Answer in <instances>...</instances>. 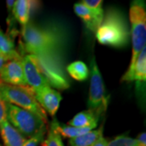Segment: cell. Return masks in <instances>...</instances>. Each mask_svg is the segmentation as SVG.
I'll use <instances>...</instances> for the list:
<instances>
[{
    "instance_id": "cell-1",
    "label": "cell",
    "mask_w": 146,
    "mask_h": 146,
    "mask_svg": "<svg viewBox=\"0 0 146 146\" xmlns=\"http://www.w3.org/2000/svg\"><path fill=\"white\" fill-rule=\"evenodd\" d=\"M24 50L33 55L58 56L63 44V36L58 30L29 22L22 27Z\"/></svg>"
},
{
    "instance_id": "cell-2",
    "label": "cell",
    "mask_w": 146,
    "mask_h": 146,
    "mask_svg": "<svg viewBox=\"0 0 146 146\" xmlns=\"http://www.w3.org/2000/svg\"><path fill=\"white\" fill-rule=\"evenodd\" d=\"M95 34L102 45L123 48L128 43L130 31L123 13L118 9L109 8Z\"/></svg>"
},
{
    "instance_id": "cell-3",
    "label": "cell",
    "mask_w": 146,
    "mask_h": 146,
    "mask_svg": "<svg viewBox=\"0 0 146 146\" xmlns=\"http://www.w3.org/2000/svg\"><path fill=\"white\" fill-rule=\"evenodd\" d=\"M0 95L7 103L29 110L47 123V115L37 102L34 92L28 86H16L0 81Z\"/></svg>"
},
{
    "instance_id": "cell-4",
    "label": "cell",
    "mask_w": 146,
    "mask_h": 146,
    "mask_svg": "<svg viewBox=\"0 0 146 146\" xmlns=\"http://www.w3.org/2000/svg\"><path fill=\"white\" fill-rule=\"evenodd\" d=\"M7 119L11 125L26 139H29L41 132L46 131L47 123L41 117L33 112L9 103Z\"/></svg>"
},
{
    "instance_id": "cell-5",
    "label": "cell",
    "mask_w": 146,
    "mask_h": 146,
    "mask_svg": "<svg viewBox=\"0 0 146 146\" xmlns=\"http://www.w3.org/2000/svg\"><path fill=\"white\" fill-rule=\"evenodd\" d=\"M129 16L130 34L132 44V54L128 68V69H131L140 53L146 48V11L145 2L133 1L131 4Z\"/></svg>"
},
{
    "instance_id": "cell-6",
    "label": "cell",
    "mask_w": 146,
    "mask_h": 146,
    "mask_svg": "<svg viewBox=\"0 0 146 146\" xmlns=\"http://www.w3.org/2000/svg\"><path fill=\"white\" fill-rule=\"evenodd\" d=\"M90 68L91 78L88 106L89 110L102 116L107 108L108 99L106 97L103 79L94 56L90 59Z\"/></svg>"
},
{
    "instance_id": "cell-7",
    "label": "cell",
    "mask_w": 146,
    "mask_h": 146,
    "mask_svg": "<svg viewBox=\"0 0 146 146\" xmlns=\"http://www.w3.org/2000/svg\"><path fill=\"white\" fill-rule=\"evenodd\" d=\"M31 55L50 86L59 89H68L69 82L61 67L60 62L58 61V56Z\"/></svg>"
},
{
    "instance_id": "cell-8",
    "label": "cell",
    "mask_w": 146,
    "mask_h": 146,
    "mask_svg": "<svg viewBox=\"0 0 146 146\" xmlns=\"http://www.w3.org/2000/svg\"><path fill=\"white\" fill-rule=\"evenodd\" d=\"M22 65L28 87L35 91L44 86L50 85L31 54H28L22 57Z\"/></svg>"
},
{
    "instance_id": "cell-9",
    "label": "cell",
    "mask_w": 146,
    "mask_h": 146,
    "mask_svg": "<svg viewBox=\"0 0 146 146\" xmlns=\"http://www.w3.org/2000/svg\"><path fill=\"white\" fill-rule=\"evenodd\" d=\"M0 81L7 84L16 86H27L26 80L21 59L7 61L0 69Z\"/></svg>"
},
{
    "instance_id": "cell-10",
    "label": "cell",
    "mask_w": 146,
    "mask_h": 146,
    "mask_svg": "<svg viewBox=\"0 0 146 146\" xmlns=\"http://www.w3.org/2000/svg\"><path fill=\"white\" fill-rule=\"evenodd\" d=\"M36 99L42 109L50 115L54 117L59 108L62 101V96L56 89L46 85L41 89L33 91Z\"/></svg>"
},
{
    "instance_id": "cell-11",
    "label": "cell",
    "mask_w": 146,
    "mask_h": 146,
    "mask_svg": "<svg viewBox=\"0 0 146 146\" xmlns=\"http://www.w3.org/2000/svg\"><path fill=\"white\" fill-rule=\"evenodd\" d=\"M146 80V48L138 55L136 62L131 69H128L121 79L122 81H140Z\"/></svg>"
},
{
    "instance_id": "cell-12",
    "label": "cell",
    "mask_w": 146,
    "mask_h": 146,
    "mask_svg": "<svg viewBox=\"0 0 146 146\" xmlns=\"http://www.w3.org/2000/svg\"><path fill=\"white\" fill-rule=\"evenodd\" d=\"M39 2L30 0H16L12 10L14 19L21 24L22 27L29 22L30 15L33 10H36Z\"/></svg>"
},
{
    "instance_id": "cell-13",
    "label": "cell",
    "mask_w": 146,
    "mask_h": 146,
    "mask_svg": "<svg viewBox=\"0 0 146 146\" xmlns=\"http://www.w3.org/2000/svg\"><path fill=\"white\" fill-rule=\"evenodd\" d=\"M99 118V115L94 111L91 110H86L76 114L68 123L69 126L75 127L94 130L98 126Z\"/></svg>"
},
{
    "instance_id": "cell-14",
    "label": "cell",
    "mask_w": 146,
    "mask_h": 146,
    "mask_svg": "<svg viewBox=\"0 0 146 146\" xmlns=\"http://www.w3.org/2000/svg\"><path fill=\"white\" fill-rule=\"evenodd\" d=\"M0 136L4 146H23L27 141L7 121L0 124Z\"/></svg>"
},
{
    "instance_id": "cell-15",
    "label": "cell",
    "mask_w": 146,
    "mask_h": 146,
    "mask_svg": "<svg viewBox=\"0 0 146 146\" xmlns=\"http://www.w3.org/2000/svg\"><path fill=\"white\" fill-rule=\"evenodd\" d=\"M74 11L77 16L83 21L85 26L89 29L90 31L96 33L97 29L100 26L103 18L97 16L88 7H86L83 3H76L74 5Z\"/></svg>"
},
{
    "instance_id": "cell-16",
    "label": "cell",
    "mask_w": 146,
    "mask_h": 146,
    "mask_svg": "<svg viewBox=\"0 0 146 146\" xmlns=\"http://www.w3.org/2000/svg\"><path fill=\"white\" fill-rule=\"evenodd\" d=\"M0 56L6 59H21V54L16 50L12 37L5 33L0 28Z\"/></svg>"
},
{
    "instance_id": "cell-17",
    "label": "cell",
    "mask_w": 146,
    "mask_h": 146,
    "mask_svg": "<svg viewBox=\"0 0 146 146\" xmlns=\"http://www.w3.org/2000/svg\"><path fill=\"white\" fill-rule=\"evenodd\" d=\"M104 125L100 127L99 128L91 130L87 133L81 136L75 137L72 139H69V145L70 146H92L94 143L103 136Z\"/></svg>"
},
{
    "instance_id": "cell-18",
    "label": "cell",
    "mask_w": 146,
    "mask_h": 146,
    "mask_svg": "<svg viewBox=\"0 0 146 146\" xmlns=\"http://www.w3.org/2000/svg\"><path fill=\"white\" fill-rule=\"evenodd\" d=\"M67 72L74 80L84 81L89 77V71L87 65L82 61H75L67 67Z\"/></svg>"
},
{
    "instance_id": "cell-19",
    "label": "cell",
    "mask_w": 146,
    "mask_h": 146,
    "mask_svg": "<svg viewBox=\"0 0 146 146\" xmlns=\"http://www.w3.org/2000/svg\"><path fill=\"white\" fill-rule=\"evenodd\" d=\"M42 146H65L63 144L62 136L58 133L55 128L54 119L51 122L50 128L47 132L46 139L43 140Z\"/></svg>"
},
{
    "instance_id": "cell-20",
    "label": "cell",
    "mask_w": 146,
    "mask_h": 146,
    "mask_svg": "<svg viewBox=\"0 0 146 146\" xmlns=\"http://www.w3.org/2000/svg\"><path fill=\"white\" fill-rule=\"evenodd\" d=\"M107 146H137V144L136 139L123 134L116 136L112 141H108Z\"/></svg>"
},
{
    "instance_id": "cell-21",
    "label": "cell",
    "mask_w": 146,
    "mask_h": 146,
    "mask_svg": "<svg viewBox=\"0 0 146 146\" xmlns=\"http://www.w3.org/2000/svg\"><path fill=\"white\" fill-rule=\"evenodd\" d=\"M83 3L86 7H88L89 10H91L97 16L103 18L104 16V10L102 7L103 1L102 0H84L80 2Z\"/></svg>"
},
{
    "instance_id": "cell-22",
    "label": "cell",
    "mask_w": 146,
    "mask_h": 146,
    "mask_svg": "<svg viewBox=\"0 0 146 146\" xmlns=\"http://www.w3.org/2000/svg\"><path fill=\"white\" fill-rule=\"evenodd\" d=\"M46 132H41V133L37 134L36 136H33L29 139H27V141H25V143L24 144L23 146H37L40 142L43 141V140L45 139L44 136H45Z\"/></svg>"
},
{
    "instance_id": "cell-23",
    "label": "cell",
    "mask_w": 146,
    "mask_h": 146,
    "mask_svg": "<svg viewBox=\"0 0 146 146\" xmlns=\"http://www.w3.org/2000/svg\"><path fill=\"white\" fill-rule=\"evenodd\" d=\"M7 108H8V103L0 95V124L5 121H7Z\"/></svg>"
},
{
    "instance_id": "cell-24",
    "label": "cell",
    "mask_w": 146,
    "mask_h": 146,
    "mask_svg": "<svg viewBox=\"0 0 146 146\" xmlns=\"http://www.w3.org/2000/svg\"><path fill=\"white\" fill-rule=\"evenodd\" d=\"M107 145H108V141L105 138L104 136H102L96 143H94L92 146H107Z\"/></svg>"
},
{
    "instance_id": "cell-25",
    "label": "cell",
    "mask_w": 146,
    "mask_h": 146,
    "mask_svg": "<svg viewBox=\"0 0 146 146\" xmlns=\"http://www.w3.org/2000/svg\"><path fill=\"white\" fill-rule=\"evenodd\" d=\"M6 5H7V8L9 13H12V10H13V7L15 5V0H7L6 2Z\"/></svg>"
},
{
    "instance_id": "cell-26",
    "label": "cell",
    "mask_w": 146,
    "mask_h": 146,
    "mask_svg": "<svg viewBox=\"0 0 146 146\" xmlns=\"http://www.w3.org/2000/svg\"><path fill=\"white\" fill-rule=\"evenodd\" d=\"M7 61H8V60H7V59H6L5 58L0 56V69L3 67V65H4ZM9 61H10V60H9Z\"/></svg>"
},
{
    "instance_id": "cell-27",
    "label": "cell",
    "mask_w": 146,
    "mask_h": 146,
    "mask_svg": "<svg viewBox=\"0 0 146 146\" xmlns=\"http://www.w3.org/2000/svg\"><path fill=\"white\" fill-rule=\"evenodd\" d=\"M0 146H1V145H0Z\"/></svg>"
}]
</instances>
